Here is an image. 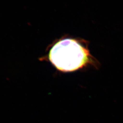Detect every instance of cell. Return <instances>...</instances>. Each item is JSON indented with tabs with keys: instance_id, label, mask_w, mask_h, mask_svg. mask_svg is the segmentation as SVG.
I'll return each instance as SVG.
<instances>
[{
	"instance_id": "cell-1",
	"label": "cell",
	"mask_w": 123,
	"mask_h": 123,
	"mask_svg": "<svg viewBox=\"0 0 123 123\" xmlns=\"http://www.w3.org/2000/svg\"><path fill=\"white\" fill-rule=\"evenodd\" d=\"M49 60L57 70L62 72L78 70L88 66L97 67L86 41L80 38L62 37L50 46Z\"/></svg>"
}]
</instances>
